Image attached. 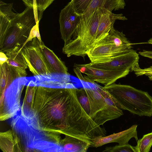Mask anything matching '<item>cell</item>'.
Masks as SVG:
<instances>
[{"mask_svg": "<svg viewBox=\"0 0 152 152\" xmlns=\"http://www.w3.org/2000/svg\"><path fill=\"white\" fill-rule=\"evenodd\" d=\"M137 144L133 147L136 152H149L152 146V132L144 135L137 141Z\"/></svg>", "mask_w": 152, "mask_h": 152, "instance_id": "cell-22", "label": "cell"}, {"mask_svg": "<svg viewBox=\"0 0 152 152\" xmlns=\"http://www.w3.org/2000/svg\"><path fill=\"white\" fill-rule=\"evenodd\" d=\"M76 94L78 100L82 107L90 116V108L89 102L84 88L80 89L77 88Z\"/></svg>", "mask_w": 152, "mask_h": 152, "instance_id": "cell-24", "label": "cell"}, {"mask_svg": "<svg viewBox=\"0 0 152 152\" xmlns=\"http://www.w3.org/2000/svg\"><path fill=\"white\" fill-rule=\"evenodd\" d=\"M139 58V54L131 49L109 61L98 63L91 62L87 64L91 67L102 69H129L132 71L138 63Z\"/></svg>", "mask_w": 152, "mask_h": 152, "instance_id": "cell-11", "label": "cell"}, {"mask_svg": "<svg viewBox=\"0 0 152 152\" xmlns=\"http://www.w3.org/2000/svg\"><path fill=\"white\" fill-rule=\"evenodd\" d=\"M74 67L78 68L92 81L104 86L113 83L118 79L124 77L130 71L129 69H105L95 68L86 64H75Z\"/></svg>", "mask_w": 152, "mask_h": 152, "instance_id": "cell-8", "label": "cell"}, {"mask_svg": "<svg viewBox=\"0 0 152 152\" xmlns=\"http://www.w3.org/2000/svg\"><path fill=\"white\" fill-rule=\"evenodd\" d=\"M76 12L80 16L83 15L92 0H72Z\"/></svg>", "mask_w": 152, "mask_h": 152, "instance_id": "cell-25", "label": "cell"}, {"mask_svg": "<svg viewBox=\"0 0 152 152\" xmlns=\"http://www.w3.org/2000/svg\"><path fill=\"white\" fill-rule=\"evenodd\" d=\"M24 77L6 62L0 64V94L3 92L18 78Z\"/></svg>", "mask_w": 152, "mask_h": 152, "instance_id": "cell-18", "label": "cell"}, {"mask_svg": "<svg viewBox=\"0 0 152 152\" xmlns=\"http://www.w3.org/2000/svg\"><path fill=\"white\" fill-rule=\"evenodd\" d=\"M103 88L121 110L140 116H152V97L147 92L115 83Z\"/></svg>", "mask_w": 152, "mask_h": 152, "instance_id": "cell-2", "label": "cell"}, {"mask_svg": "<svg viewBox=\"0 0 152 152\" xmlns=\"http://www.w3.org/2000/svg\"><path fill=\"white\" fill-rule=\"evenodd\" d=\"M133 71L137 77L145 75L148 76L150 80H152V66L142 69L140 67L138 63L134 67Z\"/></svg>", "mask_w": 152, "mask_h": 152, "instance_id": "cell-28", "label": "cell"}, {"mask_svg": "<svg viewBox=\"0 0 152 152\" xmlns=\"http://www.w3.org/2000/svg\"><path fill=\"white\" fill-rule=\"evenodd\" d=\"M12 83L3 92L0 94L1 121L12 118L20 110L23 87L14 85Z\"/></svg>", "mask_w": 152, "mask_h": 152, "instance_id": "cell-7", "label": "cell"}, {"mask_svg": "<svg viewBox=\"0 0 152 152\" xmlns=\"http://www.w3.org/2000/svg\"><path fill=\"white\" fill-rule=\"evenodd\" d=\"M20 48L21 47L16 48L5 53L8 58L6 62L25 77L27 75L26 69L28 66L22 50H20Z\"/></svg>", "mask_w": 152, "mask_h": 152, "instance_id": "cell-19", "label": "cell"}, {"mask_svg": "<svg viewBox=\"0 0 152 152\" xmlns=\"http://www.w3.org/2000/svg\"><path fill=\"white\" fill-rule=\"evenodd\" d=\"M26 6L33 7L40 13L43 12L55 0H22Z\"/></svg>", "mask_w": 152, "mask_h": 152, "instance_id": "cell-23", "label": "cell"}, {"mask_svg": "<svg viewBox=\"0 0 152 152\" xmlns=\"http://www.w3.org/2000/svg\"><path fill=\"white\" fill-rule=\"evenodd\" d=\"M80 19V16L76 12L71 0L61 10L59 15L60 32L64 45L72 39Z\"/></svg>", "mask_w": 152, "mask_h": 152, "instance_id": "cell-9", "label": "cell"}, {"mask_svg": "<svg viewBox=\"0 0 152 152\" xmlns=\"http://www.w3.org/2000/svg\"><path fill=\"white\" fill-rule=\"evenodd\" d=\"M140 55L152 59V51L143 50L142 51L139 52Z\"/></svg>", "mask_w": 152, "mask_h": 152, "instance_id": "cell-29", "label": "cell"}, {"mask_svg": "<svg viewBox=\"0 0 152 152\" xmlns=\"http://www.w3.org/2000/svg\"><path fill=\"white\" fill-rule=\"evenodd\" d=\"M35 38H37L40 43L42 42L39 30V23H37L32 28L30 31L28 37L21 47L20 50H21L27 43L32 41Z\"/></svg>", "mask_w": 152, "mask_h": 152, "instance_id": "cell-27", "label": "cell"}, {"mask_svg": "<svg viewBox=\"0 0 152 152\" xmlns=\"http://www.w3.org/2000/svg\"><path fill=\"white\" fill-rule=\"evenodd\" d=\"M137 125H134L128 129L117 133L107 136H95L92 137V141L94 144V147L97 148L105 144L116 142L119 145L128 143L131 139L134 138L137 140Z\"/></svg>", "mask_w": 152, "mask_h": 152, "instance_id": "cell-12", "label": "cell"}, {"mask_svg": "<svg viewBox=\"0 0 152 152\" xmlns=\"http://www.w3.org/2000/svg\"><path fill=\"white\" fill-rule=\"evenodd\" d=\"M94 88L84 87L89 102L90 117L98 125L115 119L123 115L103 87L94 83Z\"/></svg>", "mask_w": 152, "mask_h": 152, "instance_id": "cell-5", "label": "cell"}, {"mask_svg": "<svg viewBox=\"0 0 152 152\" xmlns=\"http://www.w3.org/2000/svg\"><path fill=\"white\" fill-rule=\"evenodd\" d=\"M42 14L31 7H27L21 13H17L0 45V52L5 53L16 48H21L32 28L39 23Z\"/></svg>", "mask_w": 152, "mask_h": 152, "instance_id": "cell-4", "label": "cell"}, {"mask_svg": "<svg viewBox=\"0 0 152 152\" xmlns=\"http://www.w3.org/2000/svg\"><path fill=\"white\" fill-rule=\"evenodd\" d=\"M104 152H136L133 147L128 144L106 147Z\"/></svg>", "mask_w": 152, "mask_h": 152, "instance_id": "cell-26", "label": "cell"}, {"mask_svg": "<svg viewBox=\"0 0 152 152\" xmlns=\"http://www.w3.org/2000/svg\"><path fill=\"white\" fill-rule=\"evenodd\" d=\"M102 43H112L129 50L131 49L132 48V44L123 32H120L116 30L113 26L107 36L94 44Z\"/></svg>", "mask_w": 152, "mask_h": 152, "instance_id": "cell-20", "label": "cell"}, {"mask_svg": "<svg viewBox=\"0 0 152 152\" xmlns=\"http://www.w3.org/2000/svg\"><path fill=\"white\" fill-rule=\"evenodd\" d=\"M40 48L45 60L53 73L68 75L67 67L53 52L46 46L43 42Z\"/></svg>", "mask_w": 152, "mask_h": 152, "instance_id": "cell-16", "label": "cell"}, {"mask_svg": "<svg viewBox=\"0 0 152 152\" xmlns=\"http://www.w3.org/2000/svg\"><path fill=\"white\" fill-rule=\"evenodd\" d=\"M21 51L29 70L34 76L50 75L53 73L45 60L40 42L37 38L27 43Z\"/></svg>", "mask_w": 152, "mask_h": 152, "instance_id": "cell-6", "label": "cell"}, {"mask_svg": "<svg viewBox=\"0 0 152 152\" xmlns=\"http://www.w3.org/2000/svg\"><path fill=\"white\" fill-rule=\"evenodd\" d=\"M0 148L4 152L25 151L20 139L14 131L11 130L0 132Z\"/></svg>", "mask_w": 152, "mask_h": 152, "instance_id": "cell-14", "label": "cell"}, {"mask_svg": "<svg viewBox=\"0 0 152 152\" xmlns=\"http://www.w3.org/2000/svg\"><path fill=\"white\" fill-rule=\"evenodd\" d=\"M148 43L152 44V38H151V39H150L148 41Z\"/></svg>", "mask_w": 152, "mask_h": 152, "instance_id": "cell-31", "label": "cell"}, {"mask_svg": "<svg viewBox=\"0 0 152 152\" xmlns=\"http://www.w3.org/2000/svg\"><path fill=\"white\" fill-rule=\"evenodd\" d=\"M8 58L5 53L0 52V64H3L6 62Z\"/></svg>", "mask_w": 152, "mask_h": 152, "instance_id": "cell-30", "label": "cell"}, {"mask_svg": "<svg viewBox=\"0 0 152 152\" xmlns=\"http://www.w3.org/2000/svg\"><path fill=\"white\" fill-rule=\"evenodd\" d=\"M12 4H6L0 1V45L11 26L13 20L17 15L12 11Z\"/></svg>", "mask_w": 152, "mask_h": 152, "instance_id": "cell-15", "label": "cell"}, {"mask_svg": "<svg viewBox=\"0 0 152 152\" xmlns=\"http://www.w3.org/2000/svg\"><path fill=\"white\" fill-rule=\"evenodd\" d=\"M102 14L99 23L94 44L107 36L116 20H126L127 18L122 14H115L103 8Z\"/></svg>", "mask_w": 152, "mask_h": 152, "instance_id": "cell-13", "label": "cell"}, {"mask_svg": "<svg viewBox=\"0 0 152 152\" xmlns=\"http://www.w3.org/2000/svg\"><path fill=\"white\" fill-rule=\"evenodd\" d=\"M129 50L112 43H96L90 48L87 54L91 62L102 63L110 61Z\"/></svg>", "mask_w": 152, "mask_h": 152, "instance_id": "cell-10", "label": "cell"}, {"mask_svg": "<svg viewBox=\"0 0 152 152\" xmlns=\"http://www.w3.org/2000/svg\"><path fill=\"white\" fill-rule=\"evenodd\" d=\"M63 152H86L91 146L89 143L69 136L64 137L61 143Z\"/></svg>", "mask_w": 152, "mask_h": 152, "instance_id": "cell-21", "label": "cell"}, {"mask_svg": "<svg viewBox=\"0 0 152 152\" xmlns=\"http://www.w3.org/2000/svg\"><path fill=\"white\" fill-rule=\"evenodd\" d=\"M76 89L37 86L30 105L11 122L26 151L63 152L67 136L91 140L98 125L82 107Z\"/></svg>", "mask_w": 152, "mask_h": 152, "instance_id": "cell-1", "label": "cell"}, {"mask_svg": "<svg viewBox=\"0 0 152 152\" xmlns=\"http://www.w3.org/2000/svg\"><path fill=\"white\" fill-rule=\"evenodd\" d=\"M103 8H98L90 16L82 18L77 26L72 39L62 48L64 53L69 57L72 56L84 58L93 45L102 14Z\"/></svg>", "mask_w": 152, "mask_h": 152, "instance_id": "cell-3", "label": "cell"}, {"mask_svg": "<svg viewBox=\"0 0 152 152\" xmlns=\"http://www.w3.org/2000/svg\"><path fill=\"white\" fill-rule=\"evenodd\" d=\"M125 6L124 0H92L85 13L80 17L88 18L99 8L112 12L113 10L123 9Z\"/></svg>", "mask_w": 152, "mask_h": 152, "instance_id": "cell-17", "label": "cell"}]
</instances>
